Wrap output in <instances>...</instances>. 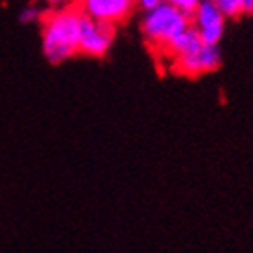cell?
I'll use <instances>...</instances> for the list:
<instances>
[{
  "label": "cell",
  "instance_id": "3957f363",
  "mask_svg": "<svg viewBox=\"0 0 253 253\" xmlns=\"http://www.w3.org/2000/svg\"><path fill=\"white\" fill-rule=\"evenodd\" d=\"M114 40V26L105 22L94 20L82 13L80 22V37H78V53L101 58L109 53Z\"/></svg>",
  "mask_w": 253,
  "mask_h": 253
},
{
  "label": "cell",
  "instance_id": "ba28073f",
  "mask_svg": "<svg viewBox=\"0 0 253 253\" xmlns=\"http://www.w3.org/2000/svg\"><path fill=\"white\" fill-rule=\"evenodd\" d=\"M221 11L224 18H239L241 15H248L253 9V0H211Z\"/></svg>",
  "mask_w": 253,
  "mask_h": 253
},
{
  "label": "cell",
  "instance_id": "277c9868",
  "mask_svg": "<svg viewBox=\"0 0 253 253\" xmlns=\"http://www.w3.org/2000/svg\"><path fill=\"white\" fill-rule=\"evenodd\" d=\"M172 62H174L172 69L177 74L195 78V76L213 73V71L219 69V65H221V51H219L217 45L201 43L199 47L190 51V53L174 56Z\"/></svg>",
  "mask_w": 253,
  "mask_h": 253
},
{
  "label": "cell",
  "instance_id": "7c38bea8",
  "mask_svg": "<svg viewBox=\"0 0 253 253\" xmlns=\"http://www.w3.org/2000/svg\"><path fill=\"white\" fill-rule=\"evenodd\" d=\"M252 15H253V9H252Z\"/></svg>",
  "mask_w": 253,
  "mask_h": 253
},
{
  "label": "cell",
  "instance_id": "52a82bcc",
  "mask_svg": "<svg viewBox=\"0 0 253 253\" xmlns=\"http://www.w3.org/2000/svg\"><path fill=\"white\" fill-rule=\"evenodd\" d=\"M201 43H203V40H201L199 33L195 31V27L190 24L185 31L179 33V35L165 47V53L170 54V56L174 58V56H179V54H186V53H190V51H194V49L199 47Z\"/></svg>",
  "mask_w": 253,
  "mask_h": 253
},
{
  "label": "cell",
  "instance_id": "9c48e42d",
  "mask_svg": "<svg viewBox=\"0 0 253 253\" xmlns=\"http://www.w3.org/2000/svg\"><path fill=\"white\" fill-rule=\"evenodd\" d=\"M20 22H24V24H33V22H38L42 20V11L38 9L37 5H27V7H24V9L20 11Z\"/></svg>",
  "mask_w": 253,
  "mask_h": 253
},
{
  "label": "cell",
  "instance_id": "5b68a950",
  "mask_svg": "<svg viewBox=\"0 0 253 253\" xmlns=\"http://www.w3.org/2000/svg\"><path fill=\"white\" fill-rule=\"evenodd\" d=\"M224 15L217 9L211 0H199L190 11V24L199 33L203 43L217 45L224 33Z\"/></svg>",
  "mask_w": 253,
  "mask_h": 253
},
{
  "label": "cell",
  "instance_id": "8fae6325",
  "mask_svg": "<svg viewBox=\"0 0 253 253\" xmlns=\"http://www.w3.org/2000/svg\"><path fill=\"white\" fill-rule=\"evenodd\" d=\"M45 4H49L51 7H54V9H58V7H65V5H71L74 2V0H43Z\"/></svg>",
  "mask_w": 253,
  "mask_h": 253
},
{
  "label": "cell",
  "instance_id": "6da1fadb",
  "mask_svg": "<svg viewBox=\"0 0 253 253\" xmlns=\"http://www.w3.org/2000/svg\"><path fill=\"white\" fill-rule=\"evenodd\" d=\"M82 11L65 5L42 15V47L51 63H62L78 54V37Z\"/></svg>",
  "mask_w": 253,
  "mask_h": 253
},
{
  "label": "cell",
  "instance_id": "7a4b0ae2",
  "mask_svg": "<svg viewBox=\"0 0 253 253\" xmlns=\"http://www.w3.org/2000/svg\"><path fill=\"white\" fill-rule=\"evenodd\" d=\"M190 26V13L177 5L161 0L156 7L145 11L141 18V33L148 45L163 49L174 40L179 33Z\"/></svg>",
  "mask_w": 253,
  "mask_h": 253
},
{
  "label": "cell",
  "instance_id": "8992f818",
  "mask_svg": "<svg viewBox=\"0 0 253 253\" xmlns=\"http://www.w3.org/2000/svg\"><path fill=\"white\" fill-rule=\"evenodd\" d=\"M78 9L94 20L118 26L132 15L136 0H76Z\"/></svg>",
  "mask_w": 253,
  "mask_h": 253
},
{
  "label": "cell",
  "instance_id": "30bf717a",
  "mask_svg": "<svg viewBox=\"0 0 253 253\" xmlns=\"http://www.w3.org/2000/svg\"><path fill=\"white\" fill-rule=\"evenodd\" d=\"M159 2H161V0H136V5L141 7L143 11H148V9H152V7H156Z\"/></svg>",
  "mask_w": 253,
  "mask_h": 253
}]
</instances>
